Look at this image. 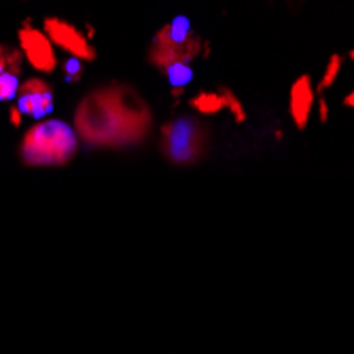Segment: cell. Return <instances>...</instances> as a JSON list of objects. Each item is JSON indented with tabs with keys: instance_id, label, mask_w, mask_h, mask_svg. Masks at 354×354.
<instances>
[{
	"instance_id": "cell-1",
	"label": "cell",
	"mask_w": 354,
	"mask_h": 354,
	"mask_svg": "<svg viewBox=\"0 0 354 354\" xmlns=\"http://www.w3.org/2000/svg\"><path fill=\"white\" fill-rule=\"evenodd\" d=\"M151 127V113L138 93L127 87L91 91L75 113L77 134L93 147L140 142Z\"/></svg>"
},
{
	"instance_id": "cell-2",
	"label": "cell",
	"mask_w": 354,
	"mask_h": 354,
	"mask_svg": "<svg viewBox=\"0 0 354 354\" xmlns=\"http://www.w3.org/2000/svg\"><path fill=\"white\" fill-rule=\"evenodd\" d=\"M19 153L28 166H64L77 153V134L64 121H43L26 132Z\"/></svg>"
},
{
	"instance_id": "cell-3",
	"label": "cell",
	"mask_w": 354,
	"mask_h": 354,
	"mask_svg": "<svg viewBox=\"0 0 354 354\" xmlns=\"http://www.w3.org/2000/svg\"><path fill=\"white\" fill-rule=\"evenodd\" d=\"M202 45L204 43L196 37V32L189 28L185 19H174L157 32L151 47V62L162 71L176 62L189 64L202 53Z\"/></svg>"
},
{
	"instance_id": "cell-4",
	"label": "cell",
	"mask_w": 354,
	"mask_h": 354,
	"mask_svg": "<svg viewBox=\"0 0 354 354\" xmlns=\"http://www.w3.org/2000/svg\"><path fill=\"white\" fill-rule=\"evenodd\" d=\"M164 153L172 162H193L202 153L204 140H202V127L196 121L180 119L174 123L164 125Z\"/></svg>"
},
{
	"instance_id": "cell-5",
	"label": "cell",
	"mask_w": 354,
	"mask_h": 354,
	"mask_svg": "<svg viewBox=\"0 0 354 354\" xmlns=\"http://www.w3.org/2000/svg\"><path fill=\"white\" fill-rule=\"evenodd\" d=\"M43 28H45V35L51 39V43L57 45L59 49H64L66 53H71L73 57H77L81 62H93L95 59L93 45L89 43V39L85 35H81L73 24L57 19V17H47Z\"/></svg>"
},
{
	"instance_id": "cell-6",
	"label": "cell",
	"mask_w": 354,
	"mask_h": 354,
	"mask_svg": "<svg viewBox=\"0 0 354 354\" xmlns=\"http://www.w3.org/2000/svg\"><path fill=\"white\" fill-rule=\"evenodd\" d=\"M19 47L28 59V64L39 73H51L57 66V57L51 39L45 35V30L24 26L19 30Z\"/></svg>"
},
{
	"instance_id": "cell-7",
	"label": "cell",
	"mask_w": 354,
	"mask_h": 354,
	"mask_svg": "<svg viewBox=\"0 0 354 354\" xmlns=\"http://www.w3.org/2000/svg\"><path fill=\"white\" fill-rule=\"evenodd\" d=\"M17 109L21 111V115L41 119L53 109V91L43 79L24 81L17 89Z\"/></svg>"
},
{
	"instance_id": "cell-8",
	"label": "cell",
	"mask_w": 354,
	"mask_h": 354,
	"mask_svg": "<svg viewBox=\"0 0 354 354\" xmlns=\"http://www.w3.org/2000/svg\"><path fill=\"white\" fill-rule=\"evenodd\" d=\"M314 100H316V91H314L312 79L308 75L299 77L291 85V93H288V113H291L299 130H306L312 109H314Z\"/></svg>"
},
{
	"instance_id": "cell-9",
	"label": "cell",
	"mask_w": 354,
	"mask_h": 354,
	"mask_svg": "<svg viewBox=\"0 0 354 354\" xmlns=\"http://www.w3.org/2000/svg\"><path fill=\"white\" fill-rule=\"evenodd\" d=\"M189 106L202 115H216L225 109V100L221 91H200L189 100Z\"/></svg>"
},
{
	"instance_id": "cell-10",
	"label": "cell",
	"mask_w": 354,
	"mask_h": 354,
	"mask_svg": "<svg viewBox=\"0 0 354 354\" xmlns=\"http://www.w3.org/2000/svg\"><path fill=\"white\" fill-rule=\"evenodd\" d=\"M164 71H166V77H168V81H170L172 87H187V83H189L191 77H193V73H191V68H189V64H185V62L170 64V66L164 68Z\"/></svg>"
},
{
	"instance_id": "cell-11",
	"label": "cell",
	"mask_w": 354,
	"mask_h": 354,
	"mask_svg": "<svg viewBox=\"0 0 354 354\" xmlns=\"http://www.w3.org/2000/svg\"><path fill=\"white\" fill-rule=\"evenodd\" d=\"M218 91H221L223 100H225V109H230V113L234 115L236 123H244V121H246V109H244V104L240 102L238 95H236L230 87H221Z\"/></svg>"
},
{
	"instance_id": "cell-12",
	"label": "cell",
	"mask_w": 354,
	"mask_h": 354,
	"mask_svg": "<svg viewBox=\"0 0 354 354\" xmlns=\"http://www.w3.org/2000/svg\"><path fill=\"white\" fill-rule=\"evenodd\" d=\"M342 64H344V57H342V55L335 53V55L329 57L327 68H325V73H323V79H320V83H318V91L329 89V87L335 83V79L339 77V71H342Z\"/></svg>"
},
{
	"instance_id": "cell-13",
	"label": "cell",
	"mask_w": 354,
	"mask_h": 354,
	"mask_svg": "<svg viewBox=\"0 0 354 354\" xmlns=\"http://www.w3.org/2000/svg\"><path fill=\"white\" fill-rule=\"evenodd\" d=\"M19 71H21V53L0 47V73L19 75Z\"/></svg>"
},
{
	"instance_id": "cell-14",
	"label": "cell",
	"mask_w": 354,
	"mask_h": 354,
	"mask_svg": "<svg viewBox=\"0 0 354 354\" xmlns=\"http://www.w3.org/2000/svg\"><path fill=\"white\" fill-rule=\"evenodd\" d=\"M19 89L17 75L13 73H0V100H13Z\"/></svg>"
},
{
	"instance_id": "cell-15",
	"label": "cell",
	"mask_w": 354,
	"mask_h": 354,
	"mask_svg": "<svg viewBox=\"0 0 354 354\" xmlns=\"http://www.w3.org/2000/svg\"><path fill=\"white\" fill-rule=\"evenodd\" d=\"M318 117H320V121H323V123L329 119V104H327L325 98H320V100H318Z\"/></svg>"
},
{
	"instance_id": "cell-16",
	"label": "cell",
	"mask_w": 354,
	"mask_h": 354,
	"mask_svg": "<svg viewBox=\"0 0 354 354\" xmlns=\"http://www.w3.org/2000/svg\"><path fill=\"white\" fill-rule=\"evenodd\" d=\"M344 104L348 106V109H354V91H350L346 98H344Z\"/></svg>"
},
{
	"instance_id": "cell-17",
	"label": "cell",
	"mask_w": 354,
	"mask_h": 354,
	"mask_svg": "<svg viewBox=\"0 0 354 354\" xmlns=\"http://www.w3.org/2000/svg\"><path fill=\"white\" fill-rule=\"evenodd\" d=\"M11 113H13V115H11V121H13L15 125H19V121H21V111H19V109H13Z\"/></svg>"
},
{
	"instance_id": "cell-18",
	"label": "cell",
	"mask_w": 354,
	"mask_h": 354,
	"mask_svg": "<svg viewBox=\"0 0 354 354\" xmlns=\"http://www.w3.org/2000/svg\"><path fill=\"white\" fill-rule=\"evenodd\" d=\"M350 59H352V62H354V49H352V51H350Z\"/></svg>"
}]
</instances>
